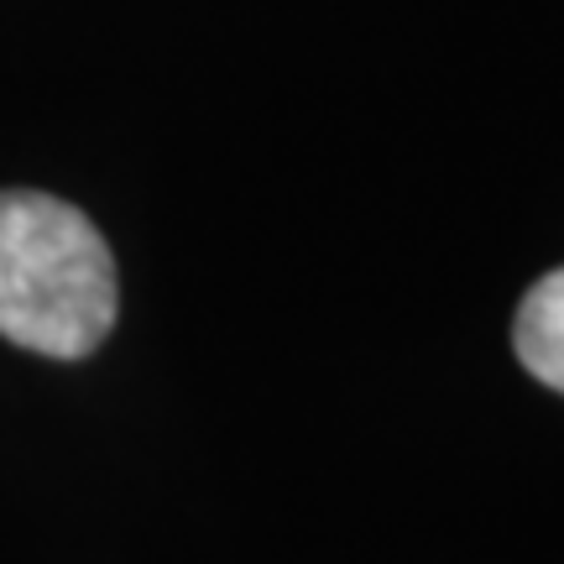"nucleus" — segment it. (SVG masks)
<instances>
[{
  "mask_svg": "<svg viewBox=\"0 0 564 564\" xmlns=\"http://www.w3.org/2000/svg\"><path fill=\"white\" fill-rule=\"evenodd\" d=\"M512 345H518V361L539 382L564 392V267H554L549 278L528 288V299L518 303Z\"/></svg>",
  "mask_w": 564,
  "mask_h": 564,
  "instance_id": "nucleus-2",
  "label": "nucleus"
},
{
  "mask_svg": "<svg viewBox=\"0 0 564 564\" xmlns=\"http://www.w3.org/2000/svg\"><path fill=\"white\" fill-rule=\"evenodd\" d=\"M116 257L95 220L37 188H0V335L79 361L116 324Z\"/></svg>",
  "mask_w": 564,
  "mask_h": 564,
  "instance_id": "nucleus-1",
  "label": "nucleus"
}]
</instances>
